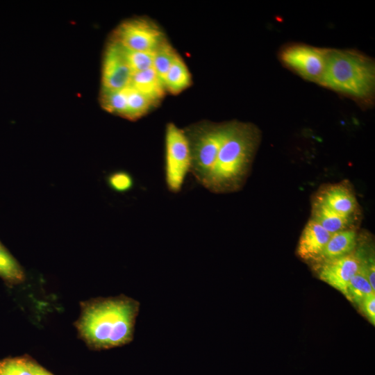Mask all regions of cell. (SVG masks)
I'll list each match as a JSON object with an SVG mask.
<instances>
[{
  "label": "cell",
  "instance_id": "cell-10",
  "mask_svg": "<svg viewBox=\"0 0 375 375\" xmlns=\"http://www.w3.org/2000/svg\"><path fill=\"white\" fill-rule=\"evenodd\" d=\"M316 199L339 215L353 220L358 212L356 197L346 181L324 188Z\"/></svg>",
  "mask_w": 375,
  "mask_h": 375
},
{
  "label": "cell",
  "instance_id": "cell-14",
  "mask_svg": "<svg viewBox=\"0 0 375 375\" xmlns=\"http://www.w3.org/2000/svg\"><path fill=\"white\" fill-rule=\"evenodd\" d=\"M311 214V219L331 234L353 228L354 220L339 215L317 199L312 203Z\"/></svg>",
  "mask_w": 375,
  "mask_h": 375
},
{
  "label": "cell",
  "instance_id": "cell-8",
  "mask_svg": "<svg viewBox=\"0 0 375 375\" xmlns=\"http://www.w3.org/2000/svg\"><path fill=\"white\" fill-rule=\"evenodd\" d=\"M315 265L319 279L344 294L349 281L359 272L361 261L355 250L349 255Z\"/></svg>",
  "mask_w": 375,
  "mask_h": 375
},
{
  "label": "cell",
  "instance_id": "cell-1",
  "mask_svg": "<svg viewBox=\"0 0 375 375\" xmlns=\"http://www.w3.org/2000/svg\"><path fill=\"white\" fill-rule=\"evenodd\" d=\"M140 303L121 295L84 305L76 322L81 336L95 349L120 347L133 340Z\"/></svg>",
  "mask_w": 375,
  "mask_h": 375
},
{
  "label": "cell",
  "instance_id": "cell-3",
  "mask_svg": "<svg viewBox=\"0 0 375 375\" xmlns=\"http://www.w3.org/2000/svg\"><path fill=\"white\" fill-rule=\"evenodd\" d=\"M319 84L356 100L367 102L374 93V62L356 51L328 49Z\"/></svg>",
  "mask_w": 375,
  "mask_h": 375
},
{
  "label": "cell",
  "instance_id": "cell-6",
  "mask_svg": "<svg viewBox=\"0 0 375 375\" xmlns=\"http://www.w3.org/2000/svg\"><path fill=\"white\" fill-rule=\"evenodd\" d=\"M328 50L306 44H293L283 49L281 59L305 79L320 83Z\"/></svg>",
  "mask_w": 375,
  "mask_h": 375
},
{
  "label": "cell",
  "instance_id": "cell-21",
  "mask_svg": "<svg viewBox=\"0 0 375 375\" xmlns=\"http://www.w3.org/2000/svg\"><path fill=\"white\" fill-rule=\"evenodd\" d=\"M120 46L133 73L153 67V51H134Z\"/></svg>",
  "mask_w": 375,
  "mask_h": 375
},
{
  "label": "cell",
  "instance_id": "cell-19",
  "mask_svg": "<svg viewBox=\"0 0 375 375\" xmlns=\"http://www.w3.org/2000/svg\"><path fill=\"white\" fill-rule=\"evenodd\" d=\"M375 294L367 278L360 270L349 281L344 296L353 303L360 306L362 301L368 295Z\"/></svg>",
  "mask_w": 375,
  "mask_h": 375
},
{
  "label": "cell",
  "instance_id": "cell-15",
  "mask_svg": "<svg viewBox=\"0 0 375 375\" xmlns=\"http://www.w3.org/2000/svg\"><path fill=\"white\" fill-rule=\"evenodd\" d=\"M162 81L165 88L174 94L183 91L190 85V74L185 63L178 55L172 62Z\"/></svg>",
  "mask_w": 375,
  "mask_h": 375
},
{
  "label": "cell",
  "instance_id": "cell-16",
  "mask_svg": "<svg viewBox=\"0 0 375 375\" xmlns=\"http://www.w3.org/2000/svg\"><path fill=\"white\" fill-rule=\"evenodd\" d=\"M0 277L9 283H19L24 280V270L0 241Z\"/></svg>",
  "mask_w": 375,
  "mask_h": 375
},
{
  "label": "cell",
  "instance_id": "cell-13",
  "mask_svg": "<svg viewBox=\"0 0 375 375\" xmlns=\"http://www.w3.org/2000/svg\"><path fill=\"white\" fill-rule=\"evenodd\" d=\"M129 86L142 93L154 103L163 97L165 90L162 80L153 67L133 72Z\"/></svg>",
  "mask_w": 375,
  "mask_h": 375
},
{
  "label": "cell",
  "instance_id": "cell-4",
  "mask_svg": "<svg viewBox=\"0 0 375 375\" xmlns=\"http://www.w3.org/2000/svg\"><path fill=\"white\" fill-rule=\"evenodd\" d=\"M233 122L220 124L203 123L185 131L191 153V170L197 181L206 188L218 153L228 136Z\"/></svg>",
  "mask_w": 375,
  "mask_h": 375
},
{
  "label": "cell",
  "instance_id": "cell-9",
  "mask_svg": "<svg viewBox=\"0 0 375 375\" xmlns=\"http://www.w3.org/2000/svg\"><path fill=\"white\" fill-rule=\"evenodd\" d=\"M132 74L120 44L112 41L103 57L102 88L112 90L124 89L129 86Z\"/></svg>",
  "mask_w": 375,
  "mask_h": 375
},
{
  "label": "cell",
  "instance_id": "cell-18",
  "mask_svg": "<svg viewBox=\"0 0 375 375\" xmlns=\"http://www.w3.org/2000/svg\"><path fill=\"white\" fill-rule=\"evenodd\" d=\"M100 101L103 108L108 112L125 117L127 109L126 88L118 90L102 88Z\"/></svg>",
  "mask_w": 375,
  "mask_h": 375
},
{
  "label": "cell",
  "instance_id": "cell-2",
  "mask_svg": "<svg viewBox=\"0 0 375 375\" xmlns=\"http://www.w3.org/2000/svg\"><path fill=\"white\" fill-rule=\"evenodd\" d=\"M260 139V131L255 125L233 122L205 188L213 193L240 190L248 176Z\"/></svg>",
  "mask_w": 375,
  "mask_h": 375
},
{
  "label": "cell",
  "instance_id": "cell-17",
  "mask_svg": "<svg viewBox=\"0 0 375 375\" xmlns=\"http://www.w3.org/2000/svg\"><path fill=\"white\" fill-rule=\"evenodd\" d=\"M127 109L125 118L135 120L144 114L155 103L142 93L131 86L126 88Z\"/></svg>",
  "mask_w": 375,
  "mask_h": 375
},
{
  "label": "cell",
  "instance_id": "cell-5",
  "mask_svg": "<svg viewBox=\"0 0 375 375\" xmlns=\"http://www.w3.org/2000/svg\"><path fill=\"white\" fill-rule=\"evenodd\" d=\"M164 170L167 189L178 193L191 170V153L185 131L172 122L167 124L165 129Z\"/></svg>",
  "mask_w": 375,
  "mask_h": 375
},
{
  "label": "cell",
  "instance_id": "cell-20",
  "mask_svg": "<svg viewBox=\"0 0 375 375\" xmlns=\"http://www.w3.org/2000/svg\"><path fill=\"white\" fill-rule=\"evenodd\" d=\"M177 56L171 44L164 38L153 51V67L162 80Z\"/></svg>",
  "mask_w": 375,
  "mask_h": 375
},
{
  "label": "cell",
  "instance_id": "cell-11",
  "mask_svg": "<svg viewBox=\"0 0 375 375\" xmlns=\"http://www.w3.org/2000/svg\"><path fill=\"white\" fill-rule=\"evenodd\" d=\"M331 235L310 219L300 236L297 254L304 260L315 262L323 251Z\"/></svg>",
  "mask_w": 375,
  "mask_h": 375
},
{
  "label": "cell",
  "instance_id": "cell-23",
  "mask_svg": "<svg viewBox=\"0 0 375 375\" xmlns=\"http://www.w3.org/2000/svg\"><path fill=\"white\" fill-rule=\"evenodd\" d=\"M360 306L369 322L375 324V294L366 297L360 303Z\"/></svg>",
  "mask_w": 375,
  "mask_h": 375
},
{
  "label": "cell",
  "instance_id": "cell-22",
  "mask_svg": "<svg viewBox=\"0 0 375 375\" xmlns=\"http://www.w3.org/2000/svg\"><path fill=\"white\" fill-rule=\"evenodd\" d=\"M107 182L109 187L117 192H126L134 184L132 176L123 170L111 173L107 178Z\"/></svg>",
  "mask_w": 375,
  "mask_h": 375
},
{
  "label": "cell",
  "instance_id": "cell-7",
  "mask_svg": "<svg viewBox=\"0 0 375 375\" xmlns=\"http://www.w3.org/2000/svg\"><path fill=\"white\" fill-rule=\"evenodd\" d=\"M162 39L160 30L154 24L146 19H135L119 25L114 40L131 50L153 51Z\"/></svg>",
  "mask_w": 375,
  "mask_h": 375
},
{
  "label": "cell",
  "instance_id": "cell-12",
  "mask_svg": "<svg viewBox=\"0 0 375 375\" xmlns=\"http://www.w3.org/2000/svg\"><path fill=\"white\" fill-rule=\"evenodd\" d=\"M358 235L353 228H348L331 235L315 264L338 258L353 253L356 248Z\"/></svg>",
  "mask_w": 375,
  "mask_h": 375
}]
</instances>
